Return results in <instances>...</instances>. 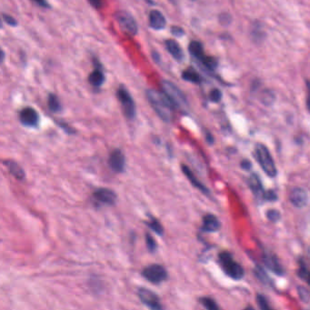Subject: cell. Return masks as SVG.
Wrapping results in <instances>:
<instances>
[{"label":"cell","mask_w":310,"mask_h":310,"mask_svg":"<svg viewBox=\"0 0 310 310\" xmlns=\"http://www.w3.org/2000/svg\"><path fill=\"white\" fill-rule=\"evenodd\" d=\"M182 78L183 80L194 84H200L202 81L200 75L193 67H188L186 70H184L182 73Z\"/></svg>","instance_id":"7402d4cb"},{"label":"cell","mask_w":310,"mask_h":310,"mask_svg":"<svg viewBox=\"0 0 310 310\" xmlns=\"http://www.w3.org/2000/svg\"><path fill=\"white\" fill-rule=\"evenodd\" d=\"M108 164L110 168L115 173H121L125 169L126 159L125 156L120 149H115L110 153Z\"/></svg>","instance_id":"30bf717a"},{"label":"cell","mask_w":310,"mask_h":310,"mask_svg":"<svg viewBox=\"0 0 310 310\" xmlns=\"http://www.w3.org/2000/svg\"><path fill=\"white\" fill-rule=\"evenodd\" d=\"M263 261L267 268H269L272 272H274L277 275L284 274L285 270L282 267L281 264L279 263L278 259L275 256L274 254L265 253L263 256Z\"/></svg>","instance_id":"4fadbf2b"},{"label":"cell","mask_w":310,"mask_h":310,"mask_svg":"<svg viewBox=\"0 0 310 310\" xmlns=\"http://www.w3.org/2000/svg\"><path fill=\"white\" fill-rule=\"evenodd\" d=\"M115 19L120 29L130 36H136L137 34V22L135 18L126 11H119L115 14Z\"/></svg>","instance_id":"52a82bcc"},{"label":"cell","mask_w":310,"mask_h":310,"mask_svg":"<svg viewBox=\"0 0 310 310\" xmlns=\"http://www.w3.org/2000/svg\"><path fill=\"white\" fill-rule=\"evenodd\" d=\"M166 20L163 14L159 10H152L149 14V26L156 30L166 28Z\"/></svg>","instance_id":"9a60e30c"},{"label":"cell","mask_w":310,"mask_h":310,"mask_svg":"<svg viewBox=\"0 0 310 310\" xmlns=\"http://www.w3.org/2000/svg\"><path fill=\"white\" fill-rule=\"evenodd\" d=\"M307 87H308V98H307V107L310 112V81H307Z\"/></svg>","instance_id":"f35d334b"},{"label":"cell","mask_w":310,"mask_h":310,"mask_svg":"<svg viewBox=\"0 0 310 310\" xmlns=\"http://www.w3.org/2000/svg\"><path fill=\"white\" fill-rule=\"evenodd\" d=\"M255 155L263 171L270 178L276 177L277 174V169L275 164L274 159L267 147L260 143L257 144L255 148Z\"/></svg>","instance_id":"3957f363"},{"label":"cell","mask_w":310,"mask_h":310,"mask_svg":"<svg viewBox=\"0 0 310 310\" xmlns=\"http://www.w3.org/2000/svg\"><path fill=\"white\" fill-rule=\"evenodd\" d=\"M146 244H147V249L151 253L155 252L157 250V248H158V245H157L156 240L148 233L146 234Z\"/></svg>","instance_id":"4316f807"},{"label":"cell","mask_w":310,"mask_h":310,"mask_svg":"<svg viewBox=\"0 0 310 310\" xmlns=\"http://www.w3.org/2000/svg\"><path fill=\"white\" fill-rule=\"evenodd\" d=\"M146 95L147 100L159 117L165 122H169L175 107L166 95L155 89H147Z\"/></svg>","instance_id":"6da1fadb"},{"label":"cell","mask_w":310,"mask_h":310,"mask_svg":"<svg viewBox=\"0 0 310 310\" xmlns=\"http://www.w3.org/2000/svg\"><path fill=\"white\" fill-rule=\"evenodd\" d=\"M258 302H259V306H260V309L262 310H267V309H270V307L267 305V300L264 296L259 295L258 296Z\"/></svg>","instance_id":"836d02e7"},{"label":"cell","mask_w":310,"mask_h":310,"mask_svg":"<svg viewBox=\"0 0 310 310\" xmlns=\"http://www.w3.org/2000/svg\"><path fill=\"white\" fill-rule=\"evenodd\" d=\"M141 275L147 281L153 284H160L162 282L166 281L167 278V271L166 268L159 264H153L148 267H145Z\"/></svg>","instance_id":"8992f818"},{"label":"cell","mask_w":310,"mask_h":310,"mask_svg":"<svg viewBox=\"0 0 310 310\" xmlns=\"http://www.w3.org/2000/svg\"><path fill=\"white\" fill-rule=\"evenodd\" d=\"M220 18H221V20H220L221 24H229V22H230V15H221Z\"/></svg>","instance_id":"74e56055"},{"label":"cell","mask_w":310,"mask_h":310,"mask_svg":"<svg viewBox=\"0 0 310 310\" xmlns=\"http://www.w3.org/2000/svg\"><path fill=\"white\" fill-rule=\"evenodd\" d=\"M181 168H182L183 173L185 174V176L188 178V180L191 182V184H192L195 188H198L201 192H203V193H204V194H206V195H208V194H209V189L206 188V187L203 185L202 183L196 178L195 175H194L193 172L190 170V168H189V167H188L187 166H185V165H182V166H181Z\"/></svg>","instance_id":"e0dca14e"},{"label":"cell","mask_w":310,"mask_h":310,"mask_svg":"<svg viewBox=\"0 0 310 310\" xmlns=\"http://www.w3.org/2000/svg\"><path fill=\"white\" fill-rule=\"evenodd\" d=\"M218 262L224 273L234 280H239L244 277V269L238 263L230 253L222 252L218 256Z\"/></svg>","instance_id":"7a4b0ae2"},{"label":"cell","mask_w":310,"mask_h":310,"mask_svg":"<svg viewBox=\"0 0 310 310\" xmlns=\"http://www.w3.org/2000/svg\"><path fill=\"white\" fill-rule=\"evenodd\" d=\"M117 98L121 104L123 112L125 115L130 119H133L136 116V113H137L136 105L131 95L126 87L121 86L117 89Z\"/></svg>","instance_id":"5b68a950"},{"label":"cell","mask_w":310,"mask_h":310,"mask_svg":"<svg viewBox=\"0 0 310 310\" xmlns=\"http://www.w3.org/2000/svg\"><path fill=\"white\" fill-rule=\"evenodd\" d=\"M290 202L296 208H304L309 203L308 192L303 188H294L289 195Z\"/></svg>","instance_id":"7c38bea8"},{"label":"cell","mask_w":310,"mask_h":310,"mask_svg":"<svg viewBox=\"0 0 310 310\" xmlns=\"http://www.w3.org/2000/svg\"><path fill=\"white\" fill-rule=\"evenodd\" d=\"M48 106L49 108L50 109L53 113H57L61 110V105L60 102L58 100L57 96L54 94H50L49 96V99H48Z\"/></svg>","instance_id":"d4e9b609"},{"label":"cell","mask_w":310,"mask_h":310,"mask_svg":"<svg viewBox=\"0 0 310 310\" xmlns=\"http://www.w3.org/2000/svg\"><path fill=\"white\" fill-rule=\"evenodd\" d=\"M20 122L28 128H36L39 123V115L33 108H23L19 114Z\"/></svg>","instance_id":"9c48e42d"},{"label":"cell","mask_w":310,"mask_h":310,"mask_svg":"<svg viewBox=\"0 0 310 310\" xmlns=\"http://www.w3.org/2000/svg\"><path fill=\"white\" fill-rule=\"evenodd\" d=\"M200 303L202 304L203 306L207 310H215L218 309V307L216 306V302L210 297H202V298H200Z\"/></svg>","instance_id":"83f0119b"},{"label":"cell","mask_w":310,"mask_h":310,"mask_svg":"<svg viewBox=\"0 0 310 310\" xmlns=\"http://www.w3.org/2000/svg\"><path fill=\"white\" fill-rule=\"evenodd\" d=\"M192 1H195V0H192Z\"/></svg>","instance_id":"60d3db41"},{"label":"cell","mask_w":310,"mask_h":310,"mask_svg":"<svg viewBox=\"0 0 310 310\" xmlns=\"http://www.w3.org/2000/svg\"><path fill=\"white\" fill-rule=\"evenodd\" d=\"M297 273H298V276L300 277V278H302L310 286V268L302 263L298 268Z\"/></svg>","instance_id":"484cf974"},{"label":"cell","mask_w":310,"mask_h":310,"mask_svg":"<svg viewBox=\"0 0 310 310\" xmlns=\"http://www.w3.org/2000/svg\"><path fill=\"white\" fill-rule=\"evenodd\" d=\"M220 228H221V224L216 216L212 214H208L203 217L201 230L204 232L213 233L219 230Z\"/></svg>","instance_id":"5bb4252c"},{"label":"cell","mask_w":310,"mask_h":310,"mask_svg":"<svg viewBox=\"0 0 310 310\" xmlns=\"http://www.w3.org/2000/svg\"><path fill=\"white\" fill-rule=\"evenodd\" d=\"M93 197L97 202L103 205L112 206L115 203L116 195L115 192L108 188H98L93 193Z\"/></svg>","instance_id":"8fae6325"},{"label":"cell","mask_w":310,"mask_h":310,"mask_svg":"<svg viewBox=\"0 0 310 310\" xmlns=\"http://www.w3.org/2000/svg\"><path fill=\"white\" fill-rule=\"evenodd\" d=\"M3 20L5 21V23H7V25H9V26H11V27L17 26V22H16V20L15 19L13 16H9V15H3Z\"/></svg>","instance_id":"d6a6232c"},{"label":"cell","mask_w":310,"mask_h":310,"mask_svg":"<svg viewBox=\"0 0 310 310\" xmlns=\"http://www.w3.org/2000/svg\"><path fill=\"white\" fill-rule=\"evenodd\" d=\"M162 90L169 98V100L172 102L175 108L183 109L188 106L186 97L181 92L180 89L174 85L172 82L164 80L162 82Z\"/></svg>","instance_id":"277c9868"},{"label":"cell","mask_w":310,"mask_h":310,"mask_svg":"<svg viewBox=\"0 0 310 310\" xmlns=\"http://www.w3.org/2000/svg\"><path fill=\"white\" fill-rule=\"evenodd\" d=\"M36 5H38L39 7H44V8H49L50 5L49 4V2L47 0H33Z\"/></svg>","instance_id":"d590c367"},{"label":"cell","mask_w":310,"mask_h":310,"mask_svg":"<svg viewBox=\"0 0 310 310\" xmlns=\"http://www.w3.org/2000/svg\"><path fill=\"white\" fill-rule=\"evenodd\" d=\"M221 98H222V93H221V91H220L219 89L215 88V89H213V90L210 91V93H209V99H210L211 101L217 103V102H219L221 100Z\"/></svg>","instance_id":"f1b7e54d"},{"label":"cell","mask_w":310,"mask_h":310,"mask_svg":"<svg viewBox=\"0 0 310 310\" xmlns=\"http://www.w3.org/2000/svg\"><path fill=\"white\" fill-rule=\"evenodd\" d=\"M309 254H310V249H309Z\"/></svg>","instance_id":"ab89813d"},{"label":"cell","mask_w":310,"mask_h":310,"mask_svg":"<svg viewBox=\"0 0 310 310\" xmlns=\"http://www.w3.org/2000/svg\"><path fill=\"white\" fill-rule=\"evenodd\" d=\"M4 165L7 166L9 172L12 174L16 179L19 180H23L25 179L26 175L24 172V169L16 162H15L13 160H5Z\"/></svg>","instance_id":"d6986e66"},{"label":"cell","mask_w":310,"mask_h":310,"mask_svg":"<svg viewBox=\"0 0 310 310\" xmlns=\"http://www.w3.org/2000/svg\"><path fill=\"white\" fill-rule=\"evenodd\" d=\"M188 50L190 52V54L196 58L198 61H200L205 56V52H204V48H203L202 44L198 41H191L189 46H188Z\"/></svg>","instance_id":"44dd1931"},{"label":"cell","mask_w":310,"mask_h":310,"mask_svg":"<svg viewBox=\"0 0 310 310\" xmlns=\"http://www.w3.org/2000/svg\"><path fill=\"white\" fill-rule=\"evenodd\" d=\"M249 186H250L253 193L257 196L260 199H266L267 192L264 190L260 178L256 174H253L252 176L250 177Z\"/></svg>","instance_id":"2e32d148"},{"label":"cell","mask_w":310,"mask_h":310,"mask_svg":"<svg viewBox=\"0 0 310 310\" xmlns=\"http://www.w3.org/2000/svg\"><path fill=\"white\" fill-rule=\"evenodd\" d=\"M274 95L273 93L271 92V91H265L264 93H263V96H262V101L264 102L265 104H270V103H272L273 102V97Z\"/></svg>","instance_id":"1f68e13d"},{"label":"cell","mask_w":310,"mask_h":310,"mask_svg":"<svg viewBox=\"0 0 310 310\" xmlns=\"http://www.w3.org/2000/svg\"><path fill=\"white\" fill-rule=\"evenodd\" d=\"M89 83L95 87H101L105 81V75L102 71L100 66H97L94 71L91 73L88 77Z\"/></svg>","instance_id":"ffe728a7"},{"label":"cell","mask_w":310,"mask_h":310,"mask_svg":"<svg viewBox=\"0 0 310 310\" xmlns=\"http://www.w3.org/2000/svg\"><path fill=\"white\" fill-rule=\"evenodd\" d=\"M202 64L206 69H208L209 71H215L218 65V62L216 60V58L210 57V56H205L204 58L199 61Z\"/></svg>","instance_id":"cb8c5ba5"},{"label":"cell","mask_w":310,"mask_h":310,"mask_svg":"<svg viewBox=\"0 0 310 310\" xmlns=\"http://www.w3.org/2000/svg\"><path fill=\"white\" fill-rule=\"evenodd\" d=\"M146 224L147 225V227L149 228H151L152 230L154 231L156 234H158L159 236H163L164 234V228L162 227V225L159 223V220L156 219L155 217L153 216H149V220L147 221Z\"/></svg>","instance_id":"603a6c76"},{"label":"cell","mask_w":310,"mask_h":310,"mask_svg":"<svg viewBox=\"0 0 310 310\" xmlns=\"http://www.w3.org/2000/svg\"><path fill=\"white\" fill-rule=\"evenodd\" d=\"M89 4L92 6V7L98 9V8H101L102 5H103V2L102 0H88Z\"/></svg>","instance_id":"8d00e7d4"},{"label":"cell","mask_w":310,"mask_h":310,"mask_svg":"<svg viewBox=\"0 0 310 310\" xmlns=\"http://www.w3.org/2000/svg\"><path fill=\"white\" fill-rule=\"evenodd\" d=\"M166 48L170 55L178 61H182L184 59V52L181 49L179 44L174 39H168L166 41Z\"/></svg>","instance_id":"ac0fdd59"},{"label":"cell","mask_w":310,"mask_h":310,"mask_svg":"<svg viewBox=\"0 0 310 310\" xmlns=\"http://www.w3.org/2000/svg\"><path fill=\"white\" fill-rule=\"evenodd\" d=\"M171 33L172 35L177 37H180V36H184L185 35V31L182 28L179 27H172L171 28Z\"/></svg>","instance_id":"e575fe53"},{"label":"cell","mask_w":310,"mask_h":310,"mask_svg":"<svg viewBox=\"0 0 310 310\" xmlns=\"http://www.w3.org/2000/svg\"><path fill=\"white\" fill-rule=\"evenodd\" d=\"M139 299L141 302L151 310H162L159 296L149 289L140 288L137 291Z\"/></svg>","instance_id":"ba28073f"},{"label":"cell","mask_w":310,"mask_h":310,"mask_svg":"<svg viewBox=\"0 0 310 310\" xmlns=\"http://www.w3.org/2000/svg\"><path fill=\"white\" fill-rule=\"evenodd\" d=\"M267 216L269 220H271V221H273V222H276V221H277V220L279 219L280 214H279V212H278L277 210H274V209H273V210L267 211Z\"/></svg>","instance_id":"4dcf8cb0"},{"label":"cell","mask_w":310,"mask_h":310,"mask_svg":"<svg viewBox=\"0 0 310 310\" xmlns=\"http://www.w3.org/2000/svg\"><path fill=\"white\" fill-rule=\"evenodd\" d=\"M256 276L260 278L261 281L264 282L265 284L270 282V279H269V277H267V275H266L265 271H264L262 268H260V267H257V268H256Z\"/></svg>","instance_id":"f546056e"}]
</instances>
